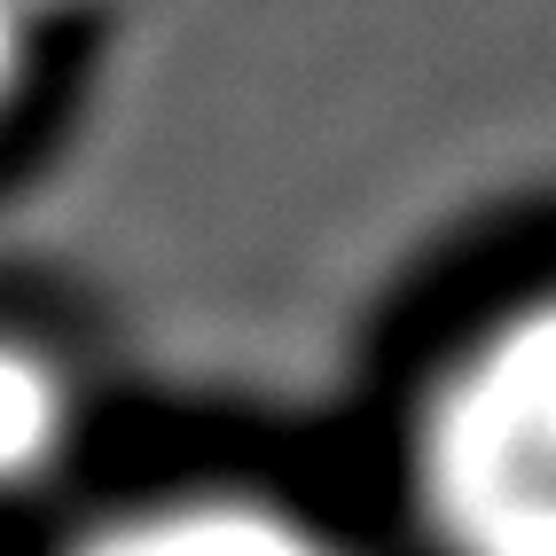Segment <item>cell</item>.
<instances>
[{
    "label": "cell",
    "mask_w": 556,
    "mask_h": 556,
    "mask_svg": "<svg viewBox=\"0 0 556 556\" xmlns=\"http://www.w3.org/2000/svg\"><path fill=\"white\" fill-rule=\"evenodd\" d=\"M416 509L439 556H556V290L478 329L431 384Z\"/></svg>",
    "instance_id": "6da1fadb"
},
{
    "label": "cell",
    "mask_w": 556,
    "mask_h": 556,
    "mask_svg": "<svg viewBox=\"0 0 556 556\" xmlns=\"http://www.w3.org/2000/svg\"><path fill=\"white\" fill-rule=\"evenodd\" d=\"M63 556H345V548L275 502L180 494V502H141L126 517H102Z\"/></svg>",
    "instance_id": "7a4b0ae2"
},
{
    "label": "cell",
    "mask_w": 556,
    "mask_h": 556,
    "mask_svg": "<svg viewBox=\"0 0 556 556\" xmlns=\"http://www.w3.org/2000/svg\"><path fill=\"white\" fill-rule=\"evenodd\" d=\"M79 400L71 377L24 338H0V494H24L63 470Z\"/></svg>",
    "instance_id": "3957f363"
},
{
    "label": "cell",
    "mask_w": 556,
    "mask_h": 556,
    "mask_svg": "<svg viewBox=\"0 0 556 556\" xmlns=\"http://www.w3.org/2000/svg\"><path fill=\"white\" fill-rule=\"evenodd\" d=\"M31 40H40V9L31 0H0V110L16 102L24 71H31Z\"/></svg>",
    "instance_id": "277c9868"
}]
</instances>
